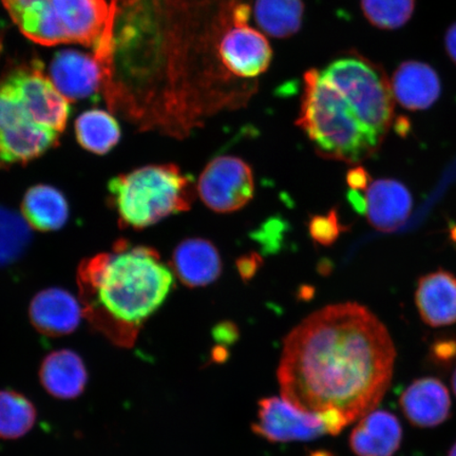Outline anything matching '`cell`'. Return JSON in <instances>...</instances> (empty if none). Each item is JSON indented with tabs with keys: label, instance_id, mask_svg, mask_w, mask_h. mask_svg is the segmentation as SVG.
<instances>
[{
	"label": "cell",
	"instance_id": "obj_13",
	"mask_svg": "<svg viewBox=\"0 0 456 456\" xmlns=\"http://www.w3.org/2000/svg\"><path fill=\"white\" fill-rule=\"evenodd\" d=\"M82 307L76 297L61 289L38 293L28 307V317L39 333L61 338L76 330L82 319Z\"/></svg>",
	"mask_w": 456,
	"mask_h": 456
},
{
	"label": "cell",
	"instance_id": "obj_8",
	"mask_svg": "<svg viewBox=\"0 0 456 456\" xmlns=\"http://www.w3.org/2000/svg\"><path fill=\"white\" fill-rule=\"evenodd\" d=\"M34 122L60 134L69 118V101L45 76L37 61L3 78Z\"/></svg>",
	"mask_w": 456,
	"mask_h": 456
},
{
	"label": "cell",
	"instance_id": "obj_9",
	"mask_svg": "<svg viewBox=\"0 0 456 456\" xmlns=\"http://www.w3.org/2000/svg\"><path fill=\"white\" fill-rule=\"evenodd\" d=\"M252 431L273 444L313 441L328 435L321 415L301 412L278 396L260 399Z\"/></svg>",
	"mask_w": 456,
	"mask_h": 456
},
{
	"label": "cell",
	"instance_id": "obj_11",
	"mask_svg": "<svg viewBox=\"0 0 456 456\" xmlns=\"http://www.w3.org/2000/svg\"><path fill=\"white\" fill-rule=\"evenodd\" d=\"M364 213L376 230L391 232L398 230L412 213L411 192L402 182L379 179L370 182L364 191Z\"/></svg>",
	"mask_w": 456,
	"mask_h": 456
},
{
	"label": "cell",
	"instance_id": "obj_5",
	"mask_svg": "<svg viewBox=\"0 0 456 456\" xmlns=\"http://www.w3.org/2000/svg\"><path fill=\"white\" fill-rule=\"evenodd\" d=\"M108 188L119 220L135 230L186 212L195 195L192 179L173 164L150 165L118 175Z\"/></svg>",
	"mask_w": 456,
	"mask_h": 456
},
{
	"label": "cell",
	"instance_id": "obj_26",
	"mask_svg": "<svg viewBox=\"0 0 456 456\" xmlns=\"http://www.w3.org/2000/svg\"><path fill=\"white\" fill-rule=\"evenodd\" d=\"M362 10L370 25L395 30L401 28L414 12L415 0H362Z\"/></svg>",
	"mask_w": 456,
	"mask_h": 456
},
{
	"label": "cell",
	"instance_id": "obj_15",
	"mask_svg": "<svg viewBox=\"0 0 456 456\" xmlns=\"http://www.w3.org/2000/svg\"><path fill=\"white\" fill-rule=\"evenodd\" d=\"M60 134L30 118H21L0 127V164L27 163L47 152Z\"/></svg>",
	"mask_w": 456,
	"mask_h": 456
},
{
	"label": "cell",
	"instance_id": "obj_16",
	"mask_svg": "<svg viewBox=\"0 0 456 456\" xmlns=\"http://www.w3.org/2000/svg\"><path fill=\"white\" fill-rule=\"evenodd\" d=\"M38 378L45 391L61 401L81 396L89 380L83 358L68 349L49 353L39 366Z\"/></svg>",
	"mask_w": 456,
	"mask_h": 456
},
{
	"label": "cell",
	"instance_id": "obj_21",
	"mask_svg": "<svg viewBox=\"0 0 456 456\" xmlns=\"http://www.w3.org/2000/svg\"><path fill=\"white\" fill-rule=\"evenodd\" d=\"M21 209L28 225L41 232L60 230L69 216L66 198L55 187L49 185L31 187L26 192Z\"/></svg>",
	"mask_w": 456,
	"mask_h": 456
},
{
	"label": "cell",
	"instance_id": "obj_14",
	"mask_svg": "<svg viewBox=\"0 0 456 456\" xmlns=\"http://www.w3.org/2000/svg\"><path fill=\"white\" fill-rule=\"evenodd\" d=\"M404 416L419 428H435L449 419L452 398L447 387L436 378L413 381L399 397Z\"/></svg>",
	"mask_w": 456,
	"mask_h": 456
},
{
	"label": "cell",
	"instance_id": "obj_30",
	"mask_svg": "<svg viewBox=\"0 0 456 456\" xmlns=\"http://www.w3.org/2000/svg\"><path fill=\"white\" fill-rule=\"evenodd\" d=\"M261 256L256 254L244 256L237 262L239 273L244 281H249L255 276L261 265Z\"/></svg>",
	"mask_w": 456,
	"mask_h": 456
},
{
	"label": "cell",
	"instance_id": "obj_34",
	"mask_svg": "<svg viewBox=\"0 0 456 456\" xmlns=\"http://www.w3.org/2000/svg\"><path fill=\"white\" fill-rule=\"evenodd\" d=\"M448 456H456V442L453 444L452 448L450 449V452L448 453Z\"/></svg>",
	"mask_w": 456,
	"mask_h": 456
},
{
	"label": "cell",
	"instance_id": "obj_12",
	"mask_svg": "<svg viewBox=\"0 0 456 456\" xmlns=\"http://www.w3.org/2000/svg\"><path fill=\"white\" fill-rule=\"evenodd\" d=\"M50 79L69 102L89 98L102 86V68L94 56L65 50L54 56Z\"/></svg>",
	"mask_w": 456,
	"mask_h": 456
},
{
	"label": "cell",
	"instance_id": "obj_25",
	"mask_svg": "<svg viewBox=\"0 0 456 456\" xmlns=\"http://www.w3.org/2000/svg\"><path fill=\"white\" fill-rule=\"evenodd\" d=\"M30 225L24 216L0 207V265L14 262L30 242Z\"/></svg>",
	"mask_w": 456,
	"mask_h": 456
},
{
	"label": "cell",
	"instance_id": "obj_23",
	"mask_svg": "<svg viewBox=\"0 0 456 456\" xmlns=\"http://www.w3.org/2000/svg\"><path fill=\"white\" fill-rule=\"evenodd\" d=\"M78 144L86 151L105 155L121 139V128L110 113L93 110L81 114L76 122Z\"/></svg>",
	"mask_w": 456,
	"mask_h": 456
},
{
	"label": "cell",
	"instance_id": "obj_10",
	"mask_svg": "<svg viewBox=\"0 0 456 456\" xmlns=\"http://www.w3.org/2000/svg\"><path fill=\"white\" fill-rule=\"evenodd\" d=\"M50 4L67 44L86 47L99 44L110 15L106 0H50Z\"/></svg>",
	"mask_w": 456,
	"mask_h": 456
},
{
	"label": "cell",
	"instance_id": "obj_24",
	"mask_svg": "<svg viewBox=\"0 0 456 456\" xmlns=\"http://www.w3.org/2000/svg\"><path fill=\"white\" fill-rule=\"evenodd\" d=\"M37 419V410L30 399L14 390H0V440H20Z\"/></svg>",
	"mask_w": 456,
	"mask_h": 456
},
{
	"label": "cell",
	"instance_id": "obj_28",
	"mask_svg": "<svg viewBox=\"0 0 456 456\" xmlns=\"http://www.w3.org/2000/svg\"><path fill=\"white\" fill-rule=\"evenodd\" d=\"M372 182L368 171L362 167L353 168L346 175V183L353 191H366Z\"/></svg>",
	"mask_w": 456,
	"mask_h": 456
},
{
	"label": "cell",
	"instance_id": "obj_33",
	"mask_svg": "<svg viewBox=\"0 0 456 456\" xmlns=\"http://www.w3.org/2000/svg\"><path fill=\"white\" fill-rule=\"evenodd\" d=\"M452 389H453L454 395H456V369H455L454 373L452 375Z\"/></svg>",
	"mask_w": 456,
	"mask_h": 456
},
{
	"label": "cell",
	"instance_id": "obj_7",
	"mask_svg": "<svg viewBox=\"0 0 456 456\" xmlns=\"http://www.w3.org/2000/svg\"><path fill=\"white\" fill-rule=\"evenodd\" d=\"M197 192L203 203L213 212H237L254 198L253 170L240 158L216 157L200 175Z\"/></svg>",
	"mask_w": 456,
	"mask_h": 456
},
{
	"label": "cell",
	"instance_id": "obj_20",
	"mask_svg": "<svg viewBox=\"0 0 456 456\" xmlns=\"http://www.w3.org/2000/svg\"><path fill=\"white\" fill-rule=\"evenodd\" d=\"M395 99L408 110H425L440 98L441 81L429 65L419 61H404L391 79Z\"/></svg>",
	"mask_w": 456,
	"mask_h": 456
},
{
	"label": "cell",
	"instance_id": "obj_1",
	"mask_svg": "<svg viewBox=\"0 0 456 456\" xmlns=\"http://www.w3.org/2000/svg\"><path fill=\"white\" fill-rule=\"evenodd\" d=\"M240 0H111L102 39V89L112 110L185 136L239 110L244 84L222 67L218 45Z\"/></svg>",
	"mask_w": 456,
	"mask_h": 456
},
{
	"label": "cell",
	"instance_id": "obj_32",
	"mask_svg": "<svg viewBox=\"0 0 456 456\" xmlns=\"http://www.w3.org/2000/svg\"><path fill=\"white\" fill-rule=\"evenodd\" d=\"M309 456H334V454L327 452V450H317V452H312Z\"/></svg>",
	"mask_w": 456,
	"mask_h": 456
},
{
	"label": "cell",
	"instance_id": "obj_6",
	"mask_svg": "<svg viewBox=\"0 0 456 456\" xmlns=\"http://www.w3.org/2000/svg\"><path fill=\"white\" fill-rule=\"evenodd\" d=\"M252 15L249 2L238 11L235 20L226 28L218 45V56L224 69L241 82H256L269 69L273 49L265 34L248 24Z\"/></svg>",
	"mask_w": 456,
	"mask_h": 456
},
{
	"label": "cell",
	"instance_id": "obj_18",
	"mask_svg": "<svg viewBox=\"0 0 456 456\" xmlns=\"http://www.w3.org/2000/svg\"><path fill=\"white\" fill-rule=\"evenodd\" d=\"M415 302L428 326L440 328L456 323V277L444 270L427 273L419 279Z\"/></svg>",
	"mask_w": 456,
	"mask_h": 456
},
{
	"label": "cell",
	"instance_id": "obj_2",
	"mask_svg": "<svg viewBox=\"0 0 456 456\" xmlns=\"http://www.w3.org/2000/svg\"><path fill=\"white\" fill-rule=\"evenodd\" d=\"M396 355L389 330L367 306L328 305L284 338L277 370L281 397L301 412L334 409L355 423L383 401Z\"/></svg>",
	"mask_w": 456,
	"mask_h": 456
},
{
	"label": "cell",
	"instance_id": "obj_27",
	"mask_svg": "<svg viewBox=\"0 0 456 456\" xmlns=\"http://www.w3.org/2000/svg\"><path fill=\"white\" fill-rule=\"evenodd\" d=\"M309 231L314 241L328 247L338 240L340 233L346 231V226L341 224L338 213L330 210L328 215L313 216Z\"/></svg>",
	"mask_w": 456,
	"mask_h": 456
},
{
	"label": "cell",
	"instance_id": "obj_22",
	"mask_svg": "<svg viewBox=\"0 0 456 456\" xmlns=\"http://www.w3.org/2000/svg\"><path fill=\"white\" fill-rule=\"evenodd\" d=\"M253 14L262 32L273 38H289L304 22V0H255Z\"/></svg>",
	"mask_w": 456,
	"mask_h": 456
},
{
	"label": "cell",
	"instance_id": "obj_19",
	"mask_svg": "<svg viewBox=\"0 0 456 456\" xmlns=\"http://www.w3.org/2000/svg\"><path fill=\"white\" fill-rule=\"evenodd\" d=\"M173 269L188 288H202L213 283L222 273L219 250L202 238H190L175 249Z\"/></svg>",
	"mask_w": 456,
	"mask_h": 456
},
{
	"label": "cell",
	"instance_id": "obj_29",
	"mask_svg": "<svg viewBox=\"0 0 456 456\" xmlns=\"http://www.w3.org/2000/svg\"><path fill=\"white\" fill-rule=\"evenodd\" d=\"M213 335L219 344L230 346L235 344L238 339V329L232 322H222L214 329Z\"/></svg>",
	"mask_w": 456,
	"mask_h": 456
},
{
	"label": "cell",
	"instance_id": "obj_35",
	"mask_svg": "<svg viewBox=\"0 0 456 456\" xmlns=\"http://www.w3.org/2000/svg\"><path fill=\"white\" fill-rule=\"evenodd\" d=\"M452 236L453 240L456 242V226L454 228H452Z\"/></svg>",
	"mask_w": 456,
	"mask_h": 456
},
{
	"label": "cell",
	"instance_id": "obj_31",
	"mask_svg": "<svg viewBox=\"0 0 456 456\" xmlns=\"http://www.w3.org/2000/svg\"><path fill=\"white\" fill-rule=\"evenodd\" d=\"M444 43H446L449 56L452 57V60L456 64V22L453 26L449 28L446 38H444Z\"/></svg>",
	"mask_w": 456,
	"mask_h": 456
},
{
	"label": "cell",
	"instance_id": "obj_4",
	"mask_svg": "<svg viewBox=\"0 0 456 456\" xmlns=\"http://www.w3.org/2000/svg\"><path fill=\"white\" fill-rule=\"evenodd\" d=\"M81 281L90 322L113 344L129 347L167 298L174 273L155 249L118 242L84 264Z\"/></svg>",
	"mask_w": 456,
	"mask_h": 456
},
{
	"label": "cell",
	"instance_id": "obj_17",
	"mask_svg": "<svg viewBox=\"0 0 456 456\" xmlns=\"http://www.w3.org/2000/svg\"><path fill=\"white\" fill-rule=\"evenodd\" d=\"M402 441L403 428L396 416L375 409L358 420L349 443L356 456H393Z\"/></svg>",
	"mask_w": 456,
	"mask_h": 456
},
{
	"label": "cell",
	"instance_id": "obj_3",
	"mask_svg": "<svg viewBox=\"0 0 456 456\" xmlns=\"http://www.w3.org/2000/svg\"><path fill=\"white\" fill-rule=\"evenodd\" d=\"M395 101L383 68L350 51L305 73L296 125L319 156L355 165L383 144L395 121Z\"/></svg>",
	"mask_w": 456,
	"mask_h": 456
}]
</instances>
